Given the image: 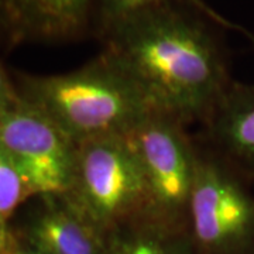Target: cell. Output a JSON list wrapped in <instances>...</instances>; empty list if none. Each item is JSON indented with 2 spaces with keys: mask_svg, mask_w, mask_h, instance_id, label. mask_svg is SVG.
Returning <instances> with one entry per match:
<instances>
[{
  "mask_svg": "<svg viewBox=\"0 0 254 254\" xmlns=\"http://www.w3.org/2000/svg\"><path fill=\"white\" fill-rule=\"evenodd\" d=\"M99 40L151 108L185 126L203 123L235 82L223 36L196 0L141 11Z\"/></svg>",
  "mask_w": 254,
  "mask_h": 254,
  "instance_id": "6da1fadb",
  "label": "cell"
},
{
  "mask_svg": "<svg viewBox=\"0 0 254 254\" xmlns=\"http://www.w3.org/2000/svg\"><path fill=\"white\" fill-rule=\"evenodd\" d=\"M20 96L50 118L76 144L126 137L155 110L103 51L65 73H17Z\"/></svg>",
  "mask_w": 254,
  "mask_h": 254,
  "instance_id": "7a4b0ae2",
  "label": "cell"
},
{
  "mask_svg": "<svg viewBox=\"0 0 254 254\" xmlns=\"http://www.w3.org/2000/svg\"><path fill=\"white\" fill-rule=\"evenodd\" d=\"M64 198L105 236L127 220L148 213L143 167L126 137L78 144L72 187Z\"/></svg>",
  "mask_w": 254,
  "mask_h": 254,
  "instance_id": "3957f363",
  "label": "cell"
},
{
  "mask_svg": "<svg viewBox=\"0 0 254 254\" xmlns=\"http://www.w3.org/2000/svg\"><path fill=\"white\" fill-rule=\"evenodd\" d=\"M187 230L209 252L233 250L254 237V192L242 174L212 150L198 151Z\"/></svg>",
  "mask_w": 254,
  "mask_h": 254,
  "instance_id": "277c9868",
  "label": "cell"
},
{
  "mask_svg": "<svg viewBox=\"0 0 254 254\" xmlns=\"http://www.w3.org/2000/svg\"><path fill=\"white\" fill-rule=\"evenodd\" d=\"M126 138L143 167L148 213L168 225L187 229L199 147L187 134L185 125L154 112Z\"/></svg>",
  "mask_w": 254,
  "mask_h": 254,
  "instance_id": "5b68a950",
  "label": "cell"
},
{
  "mask_svg": "<svg viewBox=\"0 0 254 254\" xmlns=\"http://www.w3.org/2000/svg\"><path fill=\"white\" fill-rule=\"evenodd\" d=\"M0 147L27 182L33 198L71 190L78 144L21 96L0 116Z\"/></svg>",
  "mask_w": 254,
  "mask_h": 254,
  "instance_id": "8992f818",
  "label": "cell"
},
{
  "mask_svg": "<svg viewBox=\"0 0 254 254\" xmlns=\"http://www.w3.org/2000/svg\"><path fill=\"white\" fill-rule=\"evenodd\" d=\"M7 44L66 43L91 34L92 0H0Z\"/></svg>",
  "mask_w": 254,
  "mask_h": 254,
  "instance_id": "52a82bcc",
  "label": "cell"
},
{
  "mask_svg": "<svg viewBox=\"0 0 254 254\" xmlns=\"http://www.w3.org/2000/svg\"><path fill=\"white\" fill-rule=\"evenodd\" d=\"M26 225V245L37 254H103L105 235L64 196L37 198Z\"/></svg>",
  "mask_w": 254,
  "mask_h": 254,
  "instance_id": "ba28073f",
  "label": "cell"
},
{
  "mask_svg": "<svg viewBox=\"0 0 254 254\" xmlns=\"http://www.w3.org/2000/svg\"><path fill=\"white\" fill-rule=\"evenodd\" d=\"M203 126L210 150L254 182V83L233 82Z\"/></svg>",
  "mask_w": 254,
  "mask_h": 254,
  "instance_id": "9c48e42d",
  "label": "cell"
},
{
  "mask_svg": "<svg viewBox=\"0 0 254 254\" xmlns=\"http://www.w3.org/2000/svg\"><path fill=\"white\" fill-rule=\"evenodd\" d=\"M185 230L143 213L110 230L103 254H184Z\"/></svg>",
  "mask_w": 254,
  "mask_h": 254,
  "instance_id": "30bf717a",
  "label": "cell"
},
{
  "mask_svg": "<svg viewBox=\"0 0 254 254\" xmlns=\"http://www.w3.org/2000/svg\"><path fill=\"white\" fill-rule=\"evenodd\" d=\"M170 1L174 0H92L91 34L100 38L128 17Z\"/></svg>",
  "mask_w": 254,
  "mask_h": 254,
  "instance_id": "8fae6325",
  "label": "cell"
},
{
  "mask_svg": "<svg viewBox=\"0 0 254 254\" xmlns=\"http://www.w3.org/2000/svg\"><path fill=\"white\" fill-rule=\"evenodd\" d=\"M30 198L33 195L27 182L0 147V216L9 220Z\"/></svg>",
  "mask_w": 254,
  "mask_h": 254,
  "instance_id": "7c38bea8",
  "label": "cell"
},
{
  "mask_svg": "<svg viewBox=\"0 0 254 254\" xmlns=\"http://www.w3.org/2000/svg\"><path fill=\"white\" fill-rule=\"evenodd\" d=\"M20 98L16 83L10 79L9 73L0 64V116L9 110Z\"/></svg>",
  "mask_w": 254,
  "mask_h": 254,
  "instance_id": "4fadbf2b",
  "label": "cell"
},
{
  "mask_svg": "<svg viewBox=\"0 0 254 254\" xmlns=\"http://www.w3.org/2000/svg\"><path fill=\"white\" fill-rule=\"evenodd\" d=\"M13 237L10 233L7 220L0 216V254H11L16 246L13 245Z\"/></svg>",
  "mask_w": 254,
  "mask_h": 254,
  "instance_id": "5bb4252c",
  "label": "cell"
},
{
  "mask_svg": "<svg viewBox=\"0 0 254 254\" xmlns=\"http://www.w3.org/2000/svg\"><path fill=\"white\" fill-rule=\"evenodd\" d=\"M11 254H37L33 249H30L27 245L24 246H16Z\"/></svg>",
  "mask_w": 254,
  "mask_h": 254,
  "instance_id": "9a60e30c",
  "label": "cell"
},
{
  "mask_svg": "<svg viewBox=\"0 0 254 254\" xmlns=\"http://www.w3.org/2000/svg\"><path fill=\"white\" fill-rule=\"evenodd\" d=\"M0 38H3L4 41H7L6 28H4V21H3V13H1V3H0Z\"/></svg>",
  "mask_w": 254,
  "mask_h": 254,
  "instance_id": "2e32d148",
  "label": "cell"
}]
</instances>
